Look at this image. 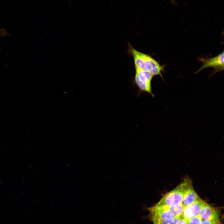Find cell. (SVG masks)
<instances>
[{
	"mask_svg": "<svg viewBox=\"0 0 224 224\" xmlns=\"http://www.w3.org/2000/svg\"><path fill=\"white\" fill-rule=\"evenodd\" d=\"M135 74L133 82L138 88V94L144 92L154 97L152 91L151 82L153 77L150 72L145 71L135 66Z\"/></svg>",
	"mask_w": 224,
	"mask_h": 224,
	"instance_id": "3",
	"label": "cell"
},
{
	"mask_svg": "<svg viewBox=\"0 0 224 224\" xmlns=\"http://www.w3.org/2000/svg\"><path fill=\"white\" fill-rule=\"evenodd\" d=\"M206 203L199 197L194 203L184 207L182 217L187 220L198 215L201 208Z\"/></svg>",
	"mask_w": 224,
	"mask_h": 224,
	"instance_id": "6",
	"label": "cell"
},
{
	"mask_svg": "<svg viewBox=\"0 0 224 224\" xmlns=\"http://www.w3.org/2000/svg\"><path fill=\"white\" fill-rule=\"evenodd\" d=\"M149 217L152 221L159 220L171 218L175 216L171 212L163 206L156 204L148 208Z\"/></svg>",
	"mask_w": 224,
	"mask_h": 224,
	"instance_id": "5",
	"label": "cell"
},
{
	"mask_svg": "<svg viewBox=\"0 0 224 224\" xmlns=\"http://www.w3.org/2000/svg\"><path fill=\"white\" fill-rule=\"evenodd\" d=\"M182 217V216L175 217L171 218L156 220L152 222L153 224H175Z\"/></svg>",
	"mask_w": 224,
	"mask_h": 224,
	"instance_id": "10",
	"label": "cell"
},
{
	"mask_svg": "<svg viewBox=\"0 0 224 224\" xmlns=\"http://www.w3.org/2000/svg\"><path fill=\"white\" fill-rule=\"evenodd\" d=\"M220 221L202 220L199 224H219Z\"/></svg>",
	"mask_w": 224,
	"mask_h": 224,
	"instance_id": "12",
	"label": "cell"
},
{
	"mask_svg": "<svg viewBox=\"0 0 224 224\" xmlns=\"http://www.w3.org/2000/svg\"><path fill=\"white\" fill-rule=\"evenodd\" d=\"M172 212L175 217L182 216L184 206L182 203L170 206H161Z\"/></svg>",
	"mask_w": 224,
	"mask_h": 224,
	"instance_id": "9",
	"label": "cell"
},
{
	"mask_svg": "<svg viewBox=\"0 0 224 224\" xmlns=\"http://www.w3.org/2000/svg\"><path fill=\"white\" fill-rule=\"evenodd\" d=\"M128 45L127 52L133 57L134 66L150 72L153 76L159 75L164 80L161 73L164 70V65H161L150 55L136 49L130 43Z\"/></svg>",
	"mask_w": 224,
	"mask_h": 224,
	"instance_id": "1",
	"label": "cell"
},
{
	"mask_svg": "<svg viewBox=\"0 0 224 224\" xmlns=\"http://www.w3.org/2000/svg\"><path fill=\"white\" fill-rule=\"evenodd\" d=\"M199 197L193 188L191 180L185 189L182 203L185 207L195 201Z\"/></svg>",
	"mask_w": 224,
	"mask_h": 224,
	"instance_id": "8",
	"label": "cell"
},
{
	"mask_svg": "<svg viewBox=\"0 0 224 224\" xmlns=\"http://www.w3.org/2000/svg\"><path fill=\"white\" fill-rule=\"evenodd\" d=\"M175 224H188L187 220V219L182 217Z\"/></svg>",
	"mask_w": 224,
	"mask_h": 224,
	"instance_id": "13",
	"label": "cell"
},
{
	"mask_svg": "<svg viewBox=\"0 0 224 224\" xmlns=\"http://www.w3.org/2000/svg\"><path fill=\"white\" fill-rule=\"evenodd\" d=\"M198 215L202 220L220 221L219 211L206 203L203 206Z\"/></svg>",
	"mask_w": 224,
	"mask_h": 224,
	"instance_id": "7",
	"label": "cell"
},
{
	"mask_svg": "<svg viewBox=\"0 0 224 224\" xmlns=\"http://www.w3.org/2000/svg\"><path fill=\"white\" fill-rule=\"evenodd\" d=\"M203 62L202 66L195 73H197L203 69L207 68H212L215 70V72L224 70V52L217 56L210 58H201L200 59Z\"/></svg>",
	"mask_w": 224,
	"mask_h": 224,
	"instance_id": "4",
	"label": "cell"
},
{
	"mask_svg": "<svg viewBox=\"0 0 224 224\" xmlns=\"http://www.w3.org/2000/svg\"><path fill=\"white\" fill-rule=\"evenodd\" d=\"M188 224H199L202 219L198 215L187 220Z\"/></svg>",
	"mask_w": 224,
	"mask_h": 224,
	"instance_id": "11",
	"label": "cell"
},
{
	"mask_svg": "<svg viewBox=\"0 0 224 224\" xmlns=\"http://www.w3.org/2000/svg\"><path fill=\"white\" fill-rule=\"evenodd\" d=\"M190 180L189 178H185L175 188L164 195L156 204L170 206L182 203L185 189Z\"/></svg>",
	"mask_w": 224,
	"mask_h": 224,
	"instance_id": "2",
	"label": "cell"
}]
</instances>
